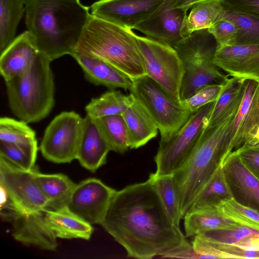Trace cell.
Instances as JSON below:
<instances>
[{
    "label": "cell",
    "mask_w": 259,
    "mask_h": 259,
    "mask_svg": "<svg viewBox=\"0 0 259 259\" xmlns=\"http://www.w3.org/2000/svg\"><path fill=\"white\" fill-rule=\"evenodd\" d=\"M101 225L128 257L139 259L165 258L187 241L149 178L116 190Z\"/></svg>",
    "instance_id": "6da1fadb"
},
{
    "label": "cell",
    "mask_w": 259,
    "mask_h": 259,
    "mask_svg": "<svg viewBox=\"0 0 259 259\" xmlns=\"http://www.w3.org/2000/svg\"><path fill=\"white\" fill-rule=\"evenodd\" d=\"M27 31L38 52L50 62L72 57L91 16L80 0H25Z\"/></svg>",
    "instance_id": "7a4b0ae2"
},
{
    "label": "cell",
    "mask_w": 259,
    "mask_h": 259,
    "mask_svg": "<svg viewBox=\"0 0 259 259\" xmlns=\"http://www.w3.org/2000/svg\"><path fill=\"white\" fill-rule=\"evenodd\" d=\"M236 113L218 124L204 127L186 162L172 174L183 219L201 189L235 151L231 135Z\"/></svg>",
    "instance_id": "3957f363"
},
{
    "label": "cell",
    "mask_w": 259,
    "mask_h": 259,
    "mask_svg": "<svg viewBox=\"0 0 259 259\" xmlns=\"http://www.w3.org/2000/svg\"><path fill=\"white\" fill-rule=\"evenodd\" d=\"M74 55L102 60L123 72L132 81L147 76L137 35L132 29L92 15Z\"/></svg>",
    "instance_id": "277c9868"
},
{
    "label": "cell",
    "mask_w": 259,
    "mask_h": 259,
    "mask_svg": "<svg viewBox=\"0 0 259 259\" xmlns=\"http://www.w3.org/2000/svg\"><path fill=\"white\" fill-rule=\"evenodd\" d=\"M50 62L40 53L22 75L5 81L12 113L27 123L46 118L55 105V83Z\"/></svg>",
    "instance_id": "5b68a950"
},
{
    "label": "cell",
    "mask_w": 259,
    "mask_h": 259,
    "mask_svg": "<svg viewBox=\"0 0 259 259\" xmlns=\"http://www.w3.org/2000/svg\"><path fill=\"white\" fill-rule=\"evenodd\" d=\"M217 45L207 29L193 32L175 47L183 67L180 90L181 102L204 87L217 82L224 84L229 79L213 63Z\"/></svg>",
    "instance_id": "8992f818"
},
{
    "label": "cell",
    "mask_w": 259,
    "mask_h": 259,
    "mask_svg": "<svg viewBox=\"0 0 259 259\" xmlns=\"http://www.w3.org/2000/svg\"><path fill=\"white\" fill-rule=\"evenodd\" d=\"M130 92L157 125L160 139L175 134L192 114L147 76L133 80Z\"/></svg>",
    "instance_id": "52a82bcc"
},
{
    "label": "cell",
    "mask_w": 259,
    "mask_h": 259,
    "mask_svg": "<svg viewBox=\"0 0 259 259\" xmlns=\"http://www.w3.org/2000/svg\"><path fill=\"white\" fill-rule=\"evenodd\" d=\"M214 102L192 113L170 137L160 139L154 157L156 170L154 174L156 176L173 174L186 162L205 126Z\"/></svg>",
    "instance_id": "ba28073f"
},
{
    "label": "cell",
    "mask_w": 259,
    "mask_h": 259,
    "mask_svg": "<svg viewBox=\"0 0 259 259\" xmlns=\"http://www.w3.org/2000/svg\"><path fill=\"white\" fill-rule=\"evenodd\" d=\"M137 38L147 76L181 104L180 90L184 71L175 49L147 36L137 35Z\"/></svg>",
    "instance_id": "9c48e42d"
},
{
    "label": "cell",
    "mask_w": 259,
    "mask_h": 259,
    "mask_svg": "<svg viewBox=\"0 0 259 259\" xmlns=\"http://www.w3.org/2000/svg\"><path fill=\"white\" fill-rule=\"evenodd\" d=\"M83 118L73 111L56 116L46 128L40 150L48 160L68 163L76 159L82 135Z\"/></svg>",
    "instance_id": "30bf717a"
},
{
    "label": "cell",
    "mask_w": 259,
    "mask_h": 259,
    "mask_svg": "<svg viewBox=\"0 0 259 259\" xmlns=\"http://www.w3.org/2000/svg\"><path fill=\"white\" fill-rule=\"evenodd\" d=\"M33 168L25 170L0 156V185L6 190L14 212L30 214L48 209V201L36 184Z\"/></svg>",
    "instance_id": "8fae6325"
},
{
    "label": "cell",
    "mask_w": 259,
    "mask_h": 259,
    "mask_svg": "<svg viewBox=\"0 0 259 259\" xmlns=\"http://www.w3.org/2000/svg\"><path fill=\"white\" fill-rule=\"evenodd\" d=\"M116 190L96 178L76 184L68 207L91 224L101 225Z\"/></svg>",
    "instance_id": "7c38bea8"
},
{
    "label": "cell",
    "mask_w": 259,
    "mask_h": 259,
    "mask_svg": "<svg viewBox=\"0 0 259 259\" xmlns=\"http://www.w3.org/2000/svg\"><path fill=\"white\" fill-rule=\"evenodd\" d=\"M166 0H99L92 15L126 28H134L155 12Z\"/></svg>",
    "instance_id": "4fadbf2b"
},
{
    "label": "cell",
    "mask_w": 259,
    "mask_h": 259,
    "mask_svg": "<svg viewBox=\"0 0 259 259\" xmlns=\"http://www.w3.org/2000/svg\"><path fill=\"white\" fill-rule=\"evenodd\" d=\"M187 11L174 8L169 1L166 0L151 16L138 24L133 29L174 48L184 38L182 29Z\"/></svg>",
    "instance_id": "5bb4252c"
},
{
    "label": "cell",
    "mask_w": 259,
    "mask_h": 259,
    "mask_svg": "<svg viewBox=\"0 0 259 259\" xmlns=\"http://www.w3.org/2000/svg\"><path fill=\"white\" fill-rule=\"evenodd\" d=\"M244 84L243 99L232 130V144L235 150L246 144H256L254 137L259 128V82L246 79Z\"/></svg>",
    "instance_id": "9a60e30c"
},
{
    "label": "cell",
    "mask_w": 259,
    "mask_h": 259,
    "mask_svg": "<svg viewBox=\"0 0 259 259\" xmlns=\"http://www.w3.org/2000/svg\"><path fill=\"white\" fill-rule=\"evenodd\" d=\"M213 62L232 77L259 82V45L217 47Z\"/></svg>",
    "instance_id": "2e32d148"
},
{
    "label": "cell",
    "mask_w": 259,
    "mask_h": 259,
    "mask_svg": "<svg viewBox=\"0 0 259 259\" xmlns=\"http://www.w3.org/2000/svg\"><path fill=\"white\" fill-rule=\"evenodd\" d=\"M222 166L232 199L259 212V180L245 167L235 151Z\"/></svg>",
    "instance_id": "e0dca14e"
},
{
    "label": "cell",
    "mask_w": 259,
    "mask_h": 259,
    "mask_svg": "<svg viewBox=\"0 0 259 259\" xmlns=\"http://www.w3.org/2000/svg\"><path fill=\"white\" fill-rule=\"evenodd\" d=\"M14 214L12 235L15 240L45 250L57 249V237L46 220L45 212Z\"/></svg>",
    "instance_id": "ac0fdd59"
},
{
    "label": "cell",
    "mask_w": 259,
    "mask_h": 259,
    "mask_svg": "<svg viewBox=\"0 0 259 259\" xmlns=\"http://www.w3.org/2000/svg\"><path fill=\"white\" fill-rule=\"evenodd\" d=\"M39 53L27 30L16 36L1 53L0 72L5 81L25 73Z\"/></svg>",
    "instance_id": "d6986e66"
},
{
    "label": "cell",
    "mask_w": 259,
    "mask_h": 259,
    "mask_svg": "<svg viewBox=\"0 0 259 259\" xmlns=\"http://www.w3.org/2000/svg\"><path fill=\"white\" fill-rule=\"evenodd\" d=\"M109 146L95 119L83 118L82 135L76 159L87 169L94 172L106 162Z\"/></svg>",
    "instance_id": "ffe728a7"
},
{
    "label": "cell",
    "mask_w": 259,
    "mask_h": 259,
    "mask_svg": "<svg viewBox=\"0 0 259 259\" xmlns=\"http://www.w3.org/2000/svg\"><path fill=\"white\" fill-rule=\"evenodd\" d=\"M84 73L85 79L96 85H103L111 90L121 88L129 90L133 81L125 74L109 64L98 59L74 55Z\"/></svg>",
    "instance_id": "44dd1931"
},
{
    "label": "cell",
    "mask_w": 259,
    "mask_h": 259,
    "mask_svg": "<svg viewBox=\"0 0 259 259\" xmlns=\"http://www.w3.org/2000/svg\"><path fill=\"white\" fill-rule=\"evenodd\" d=\"M46 220L57 238H79L89 240L93 234L92 225L71 211L68 206L45 211Z\"/></svg>",
    "instance_id": "7402d4cb"
},
{
    "label": "cell",
    "mask_w": 259,
    "mask_h": 259,
    "mask_svg": "<svg viewBox=\"0 0 259 259\" xmlns=\"http://www.w3.org/2000/svg\"><path fill=\"white\" fill-rule=\"evenodd\" d=\"M122 116L127 130L130 149L140 148L157 136V125L135 98Z\"/></svg>",
    "instance_id": "603a6c76"
},
{
    "label": "cell",
    "mask_w": 259,
    "mask_h": 259,
    "mask_svg": "<svg viewBox=\"0 0 259 259\" xmlns=\"http://www.w3.org/2000/svg\"><path fill=\"white\" fill-rule=\"evenodd\" d=\"M35 180L48 201V208L57 209L67 206L76 186L67 176L62 174H46L33 168Z\"/></svg>",
    "instance_id": "cb8c5ba5"
},
{
    "label": "cell",
    "mask_w": 259,
    "mask_h": 259,
    "mask_svg": "<svg viewBox=\"0 0 259 259\" xmlns=\"http://www.w3.org/2000/svg\"><path fill=\"white\" fill-rule=\"evenodd\" d=\"M244 80L232 77L224 84L223 90L214 102L205 127L218 124L237 112L243 97Z\"/></svg>",
    "instance_id": "d4e9b609"
},
{
    "label": "cell",
    "mask_w": 259,
    "mask_h": 259,
    "mask_svg": "<svg viewBox=\"0 0 259 259\" xmlns=\"http://www.w3.org/2000/svg\"><path fill=\"white\" fill-rule=\"evenodd\" d=\"M186 237L218 229L240 225L226 216L219 207L199 208L188 212L183 218Z\"/></svg>",
    "instance_id": "484cf974"
},
{
    "label": "cell",
    "mask_w": 259,
    "mask_h": 259,
    "mask_svg": "<svg viewBox=\"0 0 259 259\" xmlns=\"http://www.w3.org/2000/svg\"><path fill=\"white\" fill-rule=\"evenodd\" d=\"M0 141L18 145L33 157H37L38 147L35 132L23 120L1 117Z\"/></svg>",
    "instance_id": "4316f807"
},
{
    "label": "cell",
    "mask_w": 259,
    "mask_h": 259,
    "mask_svg": "<svg viewBox=\"0 0 259 259\" xmlns=\"http://www.w3.org/2000/svg\"><path fill=\"white\" fill-rule=\"evenodd\" d=\"M133 96L123 94L119 91L111 90L106 92L100 97L93 98L86 105L87 115L92 118L122 115L132 103Z\"/></svg>",
    "instance_id": "83f0119b"
},
{
    "label": "cell",
    "mask_w": 259,
    "mask_h": 259,
    "mask_svg": "<svg viewBox=\"0 0 259 259\" xmlns=\"http://www.w3.org/2000/svg\"><path fill=\"white\" fill-rule=\"evenodd\" d=\"M222 166L200 191L189 211L199 208L219 207L225 201L232 199Z\"/></svg>",
    "instance_id": "f1b7e54d"
},
{
    "label": "cell",
    "mask_w": 259,
    "mask_h": 259,
    "mask_svg": "<svg viewBox=\"0 0 259 259\" xmlns=\"http://www.w3.org/2000/svg\"><path fill=\"white\" fill-rule=\"evenodd\" d=\"M224 8L222 0H209L193 7L182 29L184 38L195 31L208 29L219 18Z\"/></svg>",
    "instance_id": "f546056e"
},
{
    "label": "cell",
    "mask_w": 259,
    "mask_h": 259,
    "mask_svg": "<svg viewBox=\"0 0 259 259\" xmlns=\"http://www.w3.org/2000/svg\"><path fill=\"white\" fill-rule=\"evenodd\" d=\"M25 13V0H0L1 53L16 37L18 26Z\"/></svg>",
    "instance_id": "4dcf8cb0"
},
{
    "label": "cell",
    "mask_w": 259,
    "mask_h": 259,
    "mask_svg": "<svg viewBox=\"0 0 259 259\" xmlns=\"http://www.w3.org/2000/svg\"><path fill=\"white\" fill-rule=\"evenodd\" d=\"M191 243L195 251L202 258H259V250H249L233 244L209 242L197 236Z\"/></svg>",
    "instance_id": "1f68e13d"
},
{
    "label": "cell",
    "mask_w": 259,
    "mask_h": 259,
    "mask_svg": "<svg viewBox=\"0 0 259 259\" xmlns=\"http://www.w3.org/2000/svg\"><path fill=\"white\" fill-rule=\"evenodd\" d=\"M160 197L162 202L172 223L180 228L183 219L180 197L172 174L149 175Z\"/></svg>",
    "instance_id": "d6a6232c"
},
{
    "label": "cell",
    "mask_w": 259,
    "mask_h": 259,
    "mask_svg": "<svg viewBox=\"0 0 259 259\" xmlns=\"http://www.w3.org/2000/svg\"><path fill=\"white\" fill-rule=\"evenodd\" d=\"M95 120L110 151L123 153L130 148L127 130L122 115L106 116Z\"/></svg>",
    "instance_id": "836d02e7"
},
{
    "label": "cell",
    "mask_w": 259,
    "mask_h": 259,
    "mask_svg": "<svg viewBox=\"0 0 259 259\" xmlns=\"http://www.w3.org/2000/svg\"><path fill=\"white\" fill-rule=\"evenodd\" d=\"M224 8L220 17L233 21L237 29L235 45H259V17Z\"/></svg>",
    "instance_id": "e575fe53"
},
{
    "label": "cell",
    "mask_w": 259,
    "mask_h": 259,
    "mask_svg": "<svg viewBox=\"0 0 259 259\" xmlns=\"http://www.w3.org/2000/svg\"><path fill=\"white\" fill-rule=\"evenodd\" d=\"M257 232L259 231L240 224L231 228L205 231L195 236L209 242L237 245Z\"/></svg>",
    "instance_id": "d590c367"
},
{
    "label": "cell",
    "mask_w": 259,
    "mask_h": 259,
    "mask_svg": "<svg viewBox=\"0 0 259 259\" xmlns=\"http://www.w3.org/2000/svg\"><path fill=\"white\" fill-rule=\"evenodd\" d=\"M219 208L224 214L237 223L259 231V212L243 206L234 199L225 201Z\"/></svg>",
    "instance_id": "8d00e7d4"
},
{
    "label": "cell",
    "mask_w": 259,
    "mask_h": 259,
    "mask_svg": "<svg viewBox=\"0 0 259 259\" xmlns=\"http://www.w3.org/2000/svg\"><path fill=\"white\" fill-rule=\"evenodd\" d=\"M224 84L213 83L207 85L198 91L188 99L181 102V104L191 113L210 103L214 102L223 89Z\"/></svg>",
    "instance_id": "74e56055"
},
{
    "label": "cell",
    "mask_w": 259,
    "mask_h": 259,
    "mask_svg": "<svg viewBox=\"0 0 259 259\" xmlns=\"http://www.w3.org/2000/svg\"><path fill=\"white\" fill-rule=\"evenodd\" d=\"M0 156L27 170L34 168L36 159L19 146L2 141H0Z\"/></svg>",
    "instance_id": "f35d334b"
},
{
    "label": "cell",
    "mask_w": 259,
    "mask_h": 259,
    "mask_svg": "<svg viewBox=\"0 0 259 259\" xmlns=\"http://www.w3.org/2000/svg\"><path fill=\"white\" fill-rule=\"evenodd\" d=\"M207 30L214 37L217 47L235 45L237 29L230 20L219 17Z\"/></svg>",
    "instance_id": "ab89813d"
},
{
    "label": "cell",
    "mask_w": 259,
    "mask_h": 259,
    "mask_svg": "<svg viewBox=\"0 0 259 259\" xmlns=\"http://www.w3.org/2000/svg\"><path fill=\"white\" fill-rule=\"evenodd\" d=\"M235 151L245 167L259 180V143L246 144Z\"/></svg>",
    "instance_id": "60d3db41"
},
{
    "label": "cell",
    "mask_w": 259,
    "mask_h": 259,
    "mask_svg": "<svg viewBox=\"0 0 259 259\" xmlns=\"http://www.w3.org/2000/svg\"><path fill=\"white\" fill-rule=\"evenodd\" d=\"M224 7L259 17V0H222Z\"/></svg>",
    "instance_id": "b9f144b4"
},
{
    "label": "cell",
    "mask_w": 259,
    "mask_h": 259,
    "mask_svg": "<svg viewBox=\"0 0 259 259\" xmlns=\"http://www.w3.org/2000/svg\"><path fill=\"white\" fill-rule=\"evenodd\" d=\"M174 8L188 11L194 6L209 0H169Z\"/></svg>",
    "instance_id": "7bdbcfd3"
},
{
    "label": "cell",
    "mask_w": 259,
    "mask_h": 259,
    "mask_svg": "<svg viewBox=\"0 0 259 259\" xmlns=\"http://www.w3.org/2000/svg\"><path fill=\"white\" fill-rule=\"evenodd\" d=\"M1 191V207H4L5 204L9 201L8 195L5 189L1 185H0Z\"/></svg>",
    "instance_id": "ee69618b"
},
{
    "label": "cell",
    "mask_w": 259,
    "mask_h": 259,
    "mask_svg": "<svg viewBox=\"0 0 259 259\" xmlns=\"http://www.w3.org/2000/svg\"><path fill=\"white\" fill-rule=\"evenodd\" d=\"M255 143H259V128L257 129L256 134L254 137Z\"/></svg>",
    "instance_id": "f6af8a7d"
}]
</instances>
